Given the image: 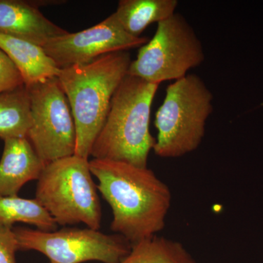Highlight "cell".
Instances as JSON below:
<instances>
[{
	"instance_id": "6da1fadb",
	"label": "cell",
	"mask_w": 263,
	"mask_h": 263,
	"mask_svg": "<svg viewBox=\"0 0 263 263\" xmlns=\"http://www.w3.org/2000/svg\"><path fill=\"white\" fill-rule=\"evenodd\" d=\"M97 188L113 212L110 229L131 245L157 235L165 227L172 202L166 183L152 170L120 161H89Z\"/></svg>"
},
{
	"instance_id": "7a4b0ae2",
	"label": "cell",
	"mask_w": 263,
	"mask_h": 263,
	"mask_svg": "<svg viewBox=\"0 0 263 263\" xmlns=\"http://www.w3.org/2000/svg\"><path fill=\"white\" fill-rule=\"evenodd\" d=\"M131 62L129 52L119 51L103 55L86 65L60 70L57 79L75 122L76 155L86 159L91 156L114 93L127 76Z\"/></svg>"
},
{
	"instance_id": "3957f363",
	"label": "cell",
	"mask_w": 263,
	"mask_h": 263,
	"mask_svg": "<svg viewBox=\"0 0 263 263\" xmlns=\"http://www.w3.org/2000/svg\"><path fill=\"white\" fill-rule=\"evenodd\" d=\"M159 86L127 74L114 93L105 124L91 148L94 159L147 167L156 143L149 123Z\"/></svg>"
},
{
	"instance_id": "277c9868",
	"label": "cell",
	"mask_w": 263,
	"mask_h": 263,
	"mask_svg": "<svg viewBox=\"0 0 263 263\" xmlns=\"http://www.w3.org/2000/svg\"><path fill=\"white\" fill-rule=\"evenodd\" d=\"M213 100L212 91L195 74H187L170 84L163 103L155 114V155L162 158H178L196 150L214 110Z\"/></svg>"
},
{
	"instance_id": "5b68a950",
	"label": "cell",
	"mask_w": 263,
	"mask_h": 263,
	"mask_svg": "<svg viewBox=\"0 0 263 263\" xmlns=\"http://www.w3.org/2000/svg\"><path fill=\"white\" fill-rule=\"evenodd\" d=\"M88 159L74 155L46 164L37 180L35 200L57 226H101L102 210Z\"/></svg>"
},
{
	"instance_id": "8992f818",
	"label": "cell",
	"mask_w": 263,
	"mask_h": 263,
	"mask_svg": "<svg viewBox=\"0 0 263 263\" xmlns=\"http://www.w3.org/2000/svg\"><path fill=\"white\" fill-rule=\"evenodd\" d=\"M204 60L203 48L195 29L183 15L176 13L157 24L155 35L140 48L127 74L160 84L182 79Z\"/></svg>"
},
{
	"instance_id": "52a82bcc",
	"label": "cell",
	"mask_w": 263,
	"mask_h": 263,
	"mask_svg": "<svg viewBox=\"0 0 263 263\" xmlns=\"http://www.w3.org/2000/svg\"><path fill=\"white\" fill-rule=\"evenodd\" d=\"M13 230L19 250L37 251L54 263H119L132 248L121 235H107L89 228L51 232L27 228Z\"/></svg>"
},
{
	"instance_id": "ba28073f",
	"label": "cell",
	"mask_w": 263,
	"mask_h": 263,
	"mask_svg": "<svg viewBox=\"0 0 263 263\" xmlns=\"http://www.w3.org/2000/svg\"><path fill=\"white\" fill-rule=\"evenodd\" d=\"M27 88L32 117L27 138L38 156L47 164L75 155V122L57 77Z\"/></svg>"
},
{
	"instance_id": "9c48e42d",
	"label": "cell",
	"mask_w": 263,
	"mask_h": 263,
	"mask_svg": "<svg viewBox=\"0 0 263 263\" xmlns=\"http://www.w3.org/2000/svg\"><path fill=\"white\" fill-rule=\"evenodd\" d=\"M148 37L132 36L123 28L116 13L89 29L52 39L43 48L59 68L86 65L99 57L141 47Z\"/></svg>"
},
{
	"instance_id": "30bf717a",
	"label": "cell",
	"mask_w": 263,
	"mask_h": 263,
	"mask_svg": "<svg viewBox=\"0 0 263 263\" xmlns=\"http://www.w3.org/2000/svg\"><path fill=\"white\" fill-rule=\"evenodd\" d=\"M53 1L0 0V33L43 47L52 39L68 33L46 18L39 10Z\"/></svg>"
},
{
	"instance_id": "8fae6325",
	"label": "cell",
	"mask_w": 263,
	"mask_h": 263,
	"mask_svg": "<svg viewBox=\"0 0 263 263\" xmlns=\"http://www.w3.org/2000/svg\"><path fill=\"white\" fill-rule=\"evenodd\" d=\"M0 160V196H18L26 183L39 179L46 164L33 148L28 138L4 140Z\"/></svg>"
},
{
	"instance_id": "7c38bea8",
	"label": "cell",
	"mask_w": 263,
	"mask_h": 263,
	"mask_svg": "<svg viewBox=\"0 0 263 263\" xmlns=\"http://www.w3.org/2000/svg\"><path fill=\"white\" fill-rule=\"evenodd\" d=\"M0 49L18 69L25 86L57 78L60 70L42 46L0 33Z\"/></svg>"
},
{
	"instance_id": "4fadbf2b",
	"label": "cell",
	"mask_w": 263,
	"mask_h": 263,
	"mask_svg": "<svg viewBox=\"0 0 263 263\" xmlns=\"http://www.w3.org/2000/svg\"><path fill=\"white\" fill-rule=\"evenodd\" d=\"M177 0H121L115 12L119 23L134 37L153 23H160L176 13Z\"/></svg>"
},
{
	"instance_id": "5bb4252c",
	"label": "cell",
	"mask_w": 263,
	"mask_h": 263,
	"mask_svg": "<svg viewBox=\"0 0 263 263\" xmlns=\"http://www.w3.org/2000/svg\"><path fill=\"white\" fill-rule=\"evenodd\" d=\"M31 125L30 100L25 85L0 95V138H27Z\"/></svg>"
},
{
	"instance_id": "9a60e30c",
	"label": "cell",
	"mask_w": 263,
	"mask_h": 263,
	"mask_svg": "<svg viewBox=\"0 0 263 263\" xmlns=\"http://www.w3.org/2000/svg\"><path fill=\"white\" fill-rule=\"evenodd\" d=\"M119 263H197L182 243L157 235L132 245Z\"/></svg>"
},
{
	"instance_id": "2e32d148",
	"label": "cell",
	"mask_w": 263,
	"mask_h": 263,
	"mask_svg": "<svg viewBox=\"0 0 263 263\" xmlns=\"http://www.w3.org/2000/svg\"><path fill=\"white\" fill-rule=\"evenodd\" d=\"M17 222L32 224L46 232L54 231L58 227L35 199L0 196V224L13 228Z\"/></svg>"
},
{
	"instance_id": "e0dca14e",
	"label": "cell",
	"mask_w": 263,
	"mask_h": 263,
	"mask_svg": "<svg viewBox=\"0 0 263 263\" xmlns=\"http://www.w3.org/2000/svg\"><path fill=\"white\" fill-rule=\"evenodd\" d=\"M24 85L18 69L6 53L0 49V95Z\"/></svg>"
},
{
	"instance_id": "ac0fdd59",
	"label": "cell",
	"mask_w": 263,
	"mask_h": 263,
	"mask_svg": "<svg viewBox=\"0 0 263 263\" xmlns=\"http://www.w3.org/2000/svg\"><path fill=\"white\" fill-rule=\"evenodd\" d=\"M18 250L13 228L0 224V263H16L15 253Z\"/></svg>"
},
{
	"instance_id": "d6986e66",
	"label": "cell",
	"mask_w": 263,
	"mask_h": 263,
	"mask_svg": "<svg viewBox=\"0 0 263 263\" xmlns=\"http://www.w3.org/2000/svg\"><path fill=\"white\" fill-rule=\"evenodd\" d=\"M50 263H54V262H50Z\"/></svg>"
}]
</instances>
